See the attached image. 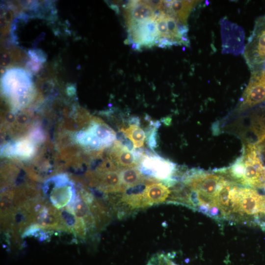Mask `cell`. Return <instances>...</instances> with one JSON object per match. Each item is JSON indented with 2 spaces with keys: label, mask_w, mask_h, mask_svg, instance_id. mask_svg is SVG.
Returning a JSON list of instances; mask_svg holds the SVG:
<instances>
[{
  "label": "cell",
  "mask_w": 265,
  "mask_h": 265,
  "mask_svg": "<svg viewBox=\"0 0 265 265\" xmlns=\"http://www.w3.org/2000/svg\"><path fill=\"white\" fill-rule=\"evenodd\" d=\"M174 188L171 204L182 205L219 220L223 198L231 181L223 176L192 169Z\"/></svg>",
  "instance_id": "6da1fadb"
},
{
  "label": "cell",
  "mask_w": 265,
  "mask_h": 265,
  "mask_svg": "<svg viewBox=\"0 0 265 265\" xmlns=\"http://www.w3.org/2000/svg\"><path fill=\"white\" fill-rule=\"evenodd\" d=\"M229 221L265 228V195L254 188L234 183L229 194Z\"/></svg>",
  "instance_id": "7a4b0ae2"
},
{
  "label": "cell",
  "mask_w": 265,
  "mask_h": 265,
  "mask_svg": "<svg viewBox=\"0 0 265 265\" xmlns=\"http://www.w3.org/2000/svg\"><path fill=\"white\" fill-rule=\"evenodd\" d=\"M217 172L227 176L229 180L239 186L254 189L265 188V165L257 144H247L237 160Z\"/></svg>",
  "instance_id": "3957f363"
},
{
  "label": "cell",
  "mask_w": 265,
  "mask_h": 265,
  "mask_svg": "<svg viewBox=\"0 0 265 265\" xmlns=\"http://www.w3.org/2000/svg\"><path fill=\"white\" fill-rule=\"evenodd\" d=\"M243 53L247 64L253 71L265 63V15L256 21Z\"/></svg>",
  "instance_id": "277c9868"
},
{
  "label": "cell",
  "mask_w": 265,
  "mask_h": 265,
  "mask_svg": "<svg viewBox=\"0 0 265 265\" xmlns=\"http://www.w3.org/2000/svg\"><path fill=\"white\" fill-rule=\"evenodd\" d=\"M115 133L105 125L94 123L77 135V139L82 145L95 149L109 146L115 138Z\"/></svg>",
  "instance_id": "5b68a950"
},
{
  "label": "cell",
  "mask_w": 265,
  "mask_h": 265,
  "mask_svg": "<svg viewBox=\"0 0 265 265\" xmlns=\"http://www.w3.org/2000/svg\"><path fill=\"white\" fill-rule=\"evenodd\" d=\"M139 169L145 175L161 182L174 179L175 164L158 156H143L140 161Z\"/></svg>",
  "instance_id": "8992f818"
},
{
  "label": "cell",
  "mask_w": 265,
  "mask_h": 265,
  "mask_svg": "<svg viewBox=\"0 0 265 265\" xmlns=\"http://www.w3.org/2000/svg\"><path fill=\"white\" fill-rule=\"evenodd\" d=\"M265 101V69L254 71L244 91L239 108L252 107Z\"/></svg>",
  "instance_id": "52a82bcc"
},
{
  "label": "cell",
  "mask_w": 265,
  "mask_h": 265,
  "mask_svg": "<svg viewBox=\"0 0 265 265\" xmlns=\"http://www.w3.org/2000/svg\"><path fill=\"white\" fill-rule=\"evenodd\" d=\"M3 80L5 93L13 98L20 99L25 96L30 87L29 78L21 70H9L5 73Z\"/></svg>",
  "instance_id": "ba28073f"
},
{
  "label": "cell",
  "mask_w": 265,
  "mask_h": 265,
  "mask_svg": "<svg viewBox=\"0 0 265 265\" xmlns=\"http://www.w3.org/2000/svg\"><path fill=\"white\" fill-rule=\"evenodd\" d=\"M50 181L53 185L50 199L55 207L60 208L74 202V188L65 176H57Z\"/></svg>",
  "instance_id": "9c48e42d"
},
{
  "label": "cell",
  "mask_w": 265,
  "mask_h": 265,
  "mask_svg": "<svg viewBox=\"0 0 265 265\" xmlns=\"http://www.w3.org/2000/svg\"><path fill=\"white\" fill-rule=\"evenodd\" d=\"M143 155L142 152L131 150L120 141H115L111 152V157L116 166L120 169L139 166L140 161Z\"/></svg>",
  "instance_id": "30bf717a"
},
{
  "label": "cell",
  "mask_w": 265,
  "mask_h": 265,
  "mask_svg": "<svg viewBox=\"0 0 265 265\" xmlns=\"http://www.w3.org/2000/svg\"><path fill=\"white\" fill-rule=\"evenodd\" d=\"M169 187L158 181L146 184L143 190V197L147 208L152 206L166 203L170 194Z\"/></svg>",
  "instance_id": "8fae6325"
},
{
  "label": "cell",
  "mask_w": 265,
  "mask_h": 265,
  "mask_svg": "<svg viewBox=\"0 0 265 265\" xmlns=\"http://www.w3.org/2000/svg\"><path fill=\"white\" fill-rule=\"evenodd\" d=\"M120 176L122 185L125 191L128 189L148 183L151 179V178L145 177L137 167L121 169Z\"/></svg>",
  "instance_id": "7c38bea8"
},
{
  "label": "cell",
  "mask_w": 265,
  "mask_h": 265,
  "mask_svg": "<svg viewBox=\"0 0 265 265\" xmlns=\"http://www.w3.org/2000/svg\"><path fill=\"white\" fill-rule=\"evenodd\" d=\"M34 152V146L29 140H23L14 144L5 145L2 150V154L6 156H17L27 158Z\"/></svg>",
  "instance_id": "4fadbf2b"
},
{
  "label": "cell",
  "mask_w": 265,
  "mask_h": 265,
  "mask_svg": "<svg viewBox=\"0 0 265 265\" xmlns=\"http://www.w3.org/2000/svg\"><path fill=\"white\" fill-rule=\"evenodd\" d=\"M121 131L132 142L134 149L143 145L145 134L138 125L131 124L128 128H122Z\"/></svg>",
  "instance_id": "5bb4252c"
},
{
  "label": "cell",
  "mask_w": 265,
  "mask_h": 265,
  "mask_svg": "<svg viewBox=\"0 0 265 265\" xmlns=\"http://www.w3.org/2000/svg\"><path fill=\"white\" fill-rule=\"evenodd\" d=\"M251 129L256 136L258 143L265 140V113L257 115L251 121Z\"/></svg>",
  "instance_id": "9a60e30c"
}]
</instances>
